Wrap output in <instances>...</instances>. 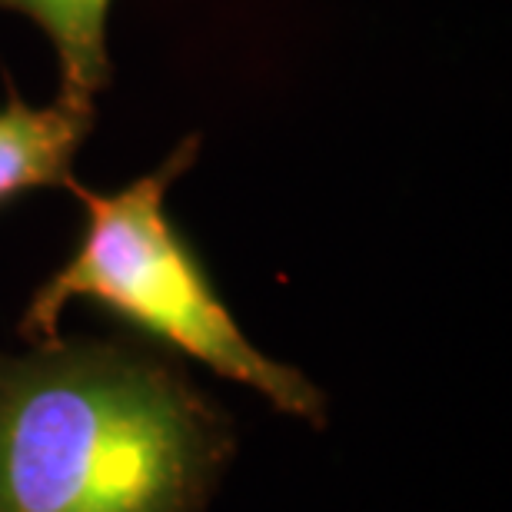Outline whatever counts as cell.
<instances>
[{"mask_svg": "<svg viewBox=\"0 0 512 512\" xmlns=\"http://www.w3.org/2000/svg\"><path fill=\"white\" fill-rule=\"evenodd\" d=\"M233 453L230 416L150 353L0 356V512H207Z\"/></svg>", "mask_w": 512, "mask_h": 512, "instance_id": "1", "label": "cell"}, {"mask_svg": "<svg viewBox=\"0 0 512 512\" xmlns=\"http://www.w3.org/2000/svg\"><path fill=\"white\" fill-rule=\"evenodd\" d=\"M187 153H177L160 173L114 197L90 193L77 180L67 183L87 207V233L70 263L34 293L20 330L37 343L54 340L70 300H97L213 373L263 393L280 413L323 426L326 396L320 386L293 366L270 360L243 336L163 213V193L187 167Z\"/></svg>", "mask_w": 512, "mask_h": 512, "instance_id": "2", "label": "cell"}, {"mask_svg": "<svg viewBox=\"0 0 512 512\" xmlns=\"http://www.w3.org/2000/svg\"><path fill=\"white\" fill-rule=\"evenodd\" d=\"M90 127V110L60 100L57 107L34 110L24 100H10L0 114V200L30 187L67 183L70 160Z\"/></svg>", "mask_w": 512, "mask_h": 512, "instance_id": "3", "label": "cell"}, {"mask_svg": "<svg viewBox=\"0 0 512 512\" xmlns=\"http://www.w3.org/2000/svg\"><path fill=\"white\" fill-rule=\"evenodd\" d=\"M107 4L110 0H0V7L34 17L54 40L64 70V104L90 110L94 94L107 84Z\"/></svg>", "mask_w": 512, "mask_h": 512, "instance_id": "4", "label": "cell"}]
</instances>
